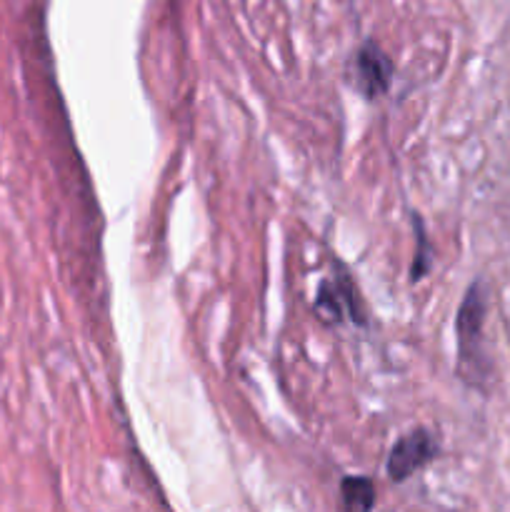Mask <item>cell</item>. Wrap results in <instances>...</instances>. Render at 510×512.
I'll use <instances>...</instances> for the list:
<instances>
[{
	"label": "cell",
	"mask_w": 510,
	"mask_h": 512,
	"mask_svg": "<svg viewBox=\"0 0 510 512\" xmlns=\"http://www.w3.org/2000/svg\"><path fill=\"white\" fill-rule=\"evenodd\" d=\"M483 323H485V293L480 288V283H473L465 293L463 303H460L458 320H455V328H458V355H460V373H465L463 378H468V373H478L480 358H483V350H480V340H483Z\"/></svg>",
	"instance_id": "1"
},
{
	"label": "cell",
	"mask_w": 510,
	"mask_h": 512,
	"mask_svg": "<svg viewBox=\"0 0 510 512\" xmlns=\"http://www.w3.org/2000/svg\"><path fill=\"white\" fill-rule=\"evenodd\" d=\"M348 75L353 88L358 90L363 98L373 100L390 88V80H393V63H390V58L383 53V48H380L378 43L368 40V43L360 45L353 53V58H350Z\"/></svg>",
	"instance_id": "2"
},
{
	"label": "cell",
	"mask_w": 510,
	"mask_h": 512,
	"mask_svg": "<svg viewBox=\"0 0 510 512\" xmlns=\"http://www.w3.org/2000/svg\"><path fill=\"white\" fill-rule=\"evenodd\" d=\"M435 455H438V443H435L433 433H428V430L423 428L413 430V433H408L405 438H400L398 443L393 445V450H390L388 463H385L388 478L395 480V483H403L410 475L423 470Z\"/></svg>",
	"instance_id": "3"
},
{
	"label": "cell",
	"mask_w": 510,
	"mask_h": 512,
	"mask_svg": "<svg viewBox=\"0 0 510 512\" xmlns=\"http://www.w3.org/2000/svg\"><path fill=\"white\" fill-rule=\"evenodd\" d=\"M340 495L348 512H370L375 505L373 480L368 478H345L340 485Z\"/></svg>",
	"instance_id": "4"
},
{
	"label": "cell",
	"mask_w": 510,
	"mask_h": 512,
	"mask_svg": "<svg viewBox=\"0 0 510 512\" xmlns=\"http://www.w3.org/2000/svg\"><path fill=\"white\" fill-rule=\"evenodd\" d=\"M333 283H335V288H338L340 298H343V305H345V310H348L350 320H355L358 325L368 323V320H365V305H363V300H360L358 288H355V283L350 280V275L345 273V270H340V275L333 280Z\"/></svg>",
	"instance_id": "5"
},
{
	"label": "cell",
	"mask_w": 510,
	"mask_h": 512,
	"mask_svg": "<svg viewBox=\"0 0 510 512\" xmlns=\"http://www.w3.org/2000/svg\"><path fill=\"white\" fill-rule=\"evenodd\" d=\"M315 310H318L320 318L328 320V323H340V320H343L345 305H343V298H340L338 288H335V283L320 285L318 298H315Z\"/></svg>",
	"instance_id": "6"
},
{
	"label": "cell",
	"mask_w": 510,
	"mask_h": 512,
	"mask_svg": "<svg viewBox=\"0 0 510 512\" xmlns=\"http://www.w3.org/2000/svg\"><path fill=\"white\" fill-rule=\"evenodd\" d=\"M413 225L418 228V248H415L410 280L418 283V280H423L425 275H428L430 265H433V245H430L428 238H425V230H423V223H420V218H413Z\"/></svg>",
	"instance_id": "7"
}]
</instances>
